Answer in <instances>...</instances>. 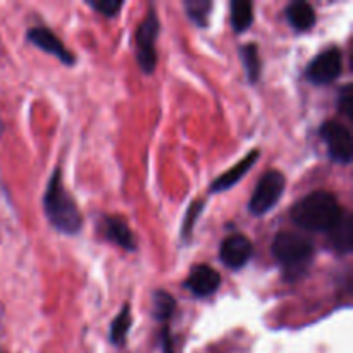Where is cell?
Wrapping results in <instances>:
<instances>
[{
	"mask_svg": "<svg viewBox=\"0 0 353 353\" xmlns=\"http://www.w3.org/2000/svg\"><path fill=\"white\" fill-rule=\"evenodd\" d=\"M26 38L28 41H31V43H33L34 47L40 48V50L57 57L62 64L65 65L76 64L74 54H72L71 50H68L65 45L57 38V34H55L54 31L48 30V28L45 26L31 28V30L26 33Z\"/></svg>",
	"mask_w": 353,
	"mask_h": 353,
	"instance_id": "8",
	"label": "cell"
},
{
	"mask_svg": "<svg viewBox=\"0 0 353 353\" xmlns=\"http://www.w3.org/2000/svg\"><path fill=\"white\" fill-rule=\"evenodd\" d=\"M330 240L331 245H333L334 250L338 254L345 255L350 254L352 252V245H353V221H352V214L348 210H343L340 216V219L336 221L333 228L330 231Z\"/></svg>",
	"mask_w": 353,
	"mask_h": 353,
	"instance_id": "13",
	"label": "cell"
},
{
	"mask_svg": "<svg viewBox=\"0 0 353 353\" xmlns=\"http://www.w3.org/2000/svg\"><path fill=\"white\" fill-rule=\"evenodd\" d=\"M271 250L288 276L302 274L314 257V243L299 233L276 234Z\"/></svg>",
	"mask_w": 353,
	"mask_h": 353,
	"instance_id": "3",
	"label": "cell"
},
{
	"mask_svg": "<svg viewBox=\"0 0 353 353\" xmlns=\"http://www.w3.org/2000/svg\"><path fill=\"white\" fill-rule=\"evenodd\" d=\"M286 188V178L279 171H268L252 195L248 210L254 216H264L276 207Z\"/></svg>",
	"mask_w": 353,
	"mask_h": 353,
	"instance_id": "5",
	"label": "cell"
},
{
	"mask_svg": "<svg viewBox=\"0 0 353 353\" xmlns=\"http://www.w3.org/2000/svg\"><path fill=\"white\" fill-rule=\"evenodd\" d=\"M254 255V245L245 234H231L223 241L219 250L221 262L230 269H241Z\"/></svg>",
	"mask_w": 353,
	"mask_h": 353,
	"instance_id": "9",
	"label": "cell"
},
{
	"mask_svg": "<svg viewBox=\"0 0 353 353\" xmlns=\"http://www.w3.org/2000/svg\"><path fill=\"white\" fill-rule=\"evenodd\" d=\"M352 85H345L340 90V95H338V109L343 116H347L348 119H353V92Z\"/></svg>",
	"mask_w": 353,
	"mask_h": 353,
	"instance_id": "22",
	"label": "cell"
},
{
	"mask_svg": "<svg viewBox=\"0 0 353 353\" xmlns=\"http://www.w3.org/2000/svg\"><path fill=\"white\" fill-rule=\"evenodd\" d=\"M88 6L105 17H116L124 7L121 0H88Z\"/></svg>",
	"mask_w": 353,
	"mask_h": 353,
	"instance_id": "21",
	"label": "cell"
},
{
	"mask_svg": "<svg viewBox=\"0 0 353 353\" xmlns=\"http://www.w3.org/2000/svg\"><path fill=\"white\" fill-rule=\"evenodd\" d=\"M259 157H261V152L252 150L250 154H248L243 161L238 162L234 168H231L230 171H226L224 174H221L219 178L214 179V183L210 185V193H223L226 192V190L233 188L234 185H238V183L243 179V176H247L248 171L254 168V164L259 161Z\"/></svg>",
	"mask_w": 353,
	"mask_h": 353,
	"instance_id": "12",
	"label": "cell"
},
{
	"mask_svg": "<svg viewBox=\"0 0 353 353\" xmlns=\"http://www.w3.org/2000/svg\"><path fill=\"white\" fill-rule=\"evenodd\" d=\"M176 310V300L174 296L169 295L168 292H162V290H157L154 293V300H152V314L157 321H169V317L174 314Z\"/></svg>",
	"mask_w": 353,
	"mask_h": 353,
	"instance_id": "18",
	"label": "cell"
},
{
	"mask_svg": "<svg viewBox=\"0 0 353 353\" xmlns=\"http://www.w3.org/2000/svg\"><path fill=\"white\" fill-rule=\"evenodd\" d=\"M341 205L330 192H314L293 205L292 219L296 226L312 233H327L340 219Z\"/></svg>",
	"mask_w": 353,
	"mask_h": 353,
	"instance_id": "2",
	"label": "cell"
},
{
	"mask_svg": "<svg viewBox=\"0 0 353 353\" xmlns=\"http://www.w3.org/2000/svg\"><path fill=\"white\" fill-rule=\"evenodd\" d=\"M43 210L48 223L59 231L72 236L78 234L83 228V216L79 212L78 203L71 196V193L62 185L61 169H55L48 178L47 190L43 195Z\"/></svg>",
	"mask_w": 353,
	"mask_h": 353,
	"instance_id": "1",
	"label": "cell"
},
{
	"mask_svg": "<svg viewBox=\"0 0 353 353\" xmlns=\"http://www.w3.org/2000/svg\"><path fill=\"white\" fill-rule=\"evenodd\" d=\"M254 23V6L248 0L231 2V26L234 33H243Z\"/></svg>",
	"mask_w": 353,
	"mask_h": 353,
	"instance_id": "15",
	"label": "cell"
},
{
	"mask_svg": "<svg viewBox=\"0 0 353 353\" xmlns=\"http://www.w3.org/2000/svg\"><path fill=\"white\" fill-rule=\"evenodd\" d=\"M161 31V23L154 9L148 10L145 19L138 26L134 34V48H137V61L145 74H152L157 65V50H155V40Z\"/></svg>",
	"mask_w": 353,
	"mask_h": 353,
	"instance_id": "4",
	"label": "cell"
},
{
	"mask_svg": "<svg viewBox=\"0 0 353 353\" xmlns=\"http://www.w3.org/2000/svg\"><path fill=\"white\" fill-rule=\"evenodd\" d=\"M343 69V55L338 47H330L321 52L309 65H307L305 76L314 85H330Z\"/></svg>",
	"mask_w": 353,
	"mask_h": 353,
	"instance_id": "7",
	"label": "cell"
},
{
	"mask_svg": "<svg viewBox=\"0 0 353 353\" xmlns=\"http://www.w3.org/2000/svg\"><path fill=\"white\" fill-rule=\"evenodd\" d=\"M185 9L186 16H188L196 26L207 28V24H209L210 9H212V2H210V0H186Z\"/></svg>",
	"mask_w": 353,
	"mask_h": 353,
	"instance_id": "19",
	"label": "cell"
},
{
	"mask_svg": "<svg viewBox=\"0 0 353 353\" xmlns=\"http://www.w3.org/2000/svg\"><path fill=\"white\" fill-rule=\"evenodd\" d=\"M221 286V276L216 269H212L210 265H195V268L190 271L188 279L185 283V288L190 290V293H193L195 296H210L219 290Z\"/></svg>",
	"mask_w": 353,
	"mask_h": 353,
	"instance_id": "11",
	"label": "cell"
},
{
	"mask_svg": "<svg viewBox=\"0 0 353 353\" xmlns=\"http://www.w3.org/2000/svg\"><path fill=\"white\" fill-rule=\"evenodd\" d=\"M321 138L327 145L330 157L338 164L348 165L353 159V141L352 133L345 124L338 121H327L321 126Z\"/></svg>",
	"mask_w": 353,
	"mask_h": 353,
	"instance_id": "6",
	"label": "cell"
},
{
	"mask_svg": "<svg viewBox=\"0 0 353 353\" xmlns=\"http://www.w3.org/2000/svg\"><path fill=\"white\" fill-rule=\"evenodd\" d=\"M131 323H133V319H131V307L126 303V305L119 310V314H117L116 319L112 321V324H110V341H112L116 347H124L128 333H130Z\"/></svg>",
	"mask_w": 353,
	"mask_h": 353,
	"instance_id": "17",
	"label": "cell"
},
{
	"mask_svg": "<svg viewBox=\"0 0 353 353\" xmlns=\"http://www.w3.org/2000/svg\"><path fill=\"white\" fill-rule=\"evenodd\" d=\"M285 14L296 31H309L316 24V10L307 2H292L286 7Z\"/></svg>",
	"mask_w": 353,
	"mask_h": 353,
	"instance_id": "14",
	"label": "cell"
},
{
	"mask_svg": "<svg viewBox=\"0 0 353 353\" xmlns=\"http://www.w3.org/2000/svg\"><path fill=\"white\" fill-rule=\"evenodd\" d=\"M99 231L110 243L124 248L126 252H137V238L123 217L103 216L99 221Z\"/></svg>",
	"mask_w": 353,
	"mask_h": 353,
	"instance_id": "10",
	"label": "cell"
},
{
	"mask_svg": "<svg viewBox=\"0 0 353 353\" xmlns=\"http://www.w3.org/2000/svg\"><path fill=\"white\" fill-rule=\"evenodd\" d=\"M241 62H243L245 72H247V79L255 85L261 79L262 72V62L261 55H259V47L255 43H247L240 48Z\"/></svg>",
	"mask_w": 353,
	"mask_h": 353,
	"instance_id": "16",
	"label": "cell"
},
{
	"mask_svg": "<svg viewBox=\"0 0 353 353\" xmlns=\"http://www.w3.org/2000/svg\"><path fill=\"white\" fill-rule=\"evenodd\" d=\"M202 210H203V202H199V200L192 202V205H190L188 210H186L185 223H183V228H181V238L185 243L192 240L193 226H195L196 219H199V216L202 214Z\"/></svg>",
	"mask_w": 353,
	"mask_h": 353,
	"instance_id": "20",
	"label": "cell"
}]
</instances>
